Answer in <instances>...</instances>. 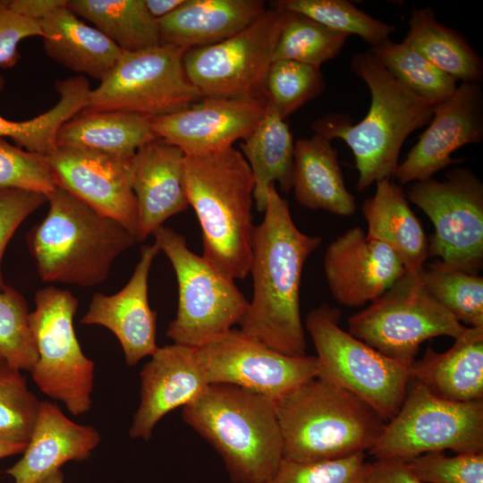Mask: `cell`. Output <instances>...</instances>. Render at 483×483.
I'll use <instances>...</instances> for the list:
<instances>
[{"instance_id": "obj_1", "label": "cell", "mask_w": 483, "mask_h": 483, "mask_svg": "<svg viewBox=\"0 0 483 483\" xmlns=\"http://www.w3.org/2000/svg\"><path fill=\"white\" fill-rule=\"evenodd\" d=\"M321 242L297 228L288 201L271 184L263 221L253 233V295L239 323L242 333L281 353L306 355L300 287L303 266Z\"/></svg>"}, {"instance_id": "obj_2", "label": "cell", "mask_w": 483, "mask_h": 483, "mask_svg": "<svg viewBox=\"0 0 483 483\" xmlns=\"http://www.w3.org/2000/svg\"><path fill=\"white\" fill-rule=\"evenodd\" d=\"M185 186L202 229L204 259L230 280L250 273L255 226V182L245 157L233 147L185 156Z\"/></svg>"}, {"instance_id": "obj_3", "label": "cell", "mask_w": 483, "mask_h": 483, "mask_svg": "<svg viewBox=\"0 0 483 483\" xmlns=\"http://www.w3.org/2000/svg\"><path fill=\"white\" fill-rule=\"evenodd\" d=\"M350 67L370 92L366 116L352 124L348 116L331 114L317 119L312 128L330 141L340 139L349 146L359 173L356 188L361 191L394 177L403 142L429 123L435 106L401 84L369 50L353 55Z\"/></svg>"}, {"instance_id": "obj_4", "label": "cell", "mask_w": 483, "mask_h": 483, "mask_svg": "<svg viewBox=\"0 0 483 483\" xmlns=\"http://www.w3.org/2000/svg\"><path fill=\"white\" fill-rule=\"evenodd\" d=\"M274 402L283 459L298 462L365 453L386 423L360 398L318 377Z\"/></svg>"}, {"instance_id": "obj_5", "label": "cell", "mask_w": 483, "mask_h": 483, "mask_svg": "<svg viewBox=\"0 0 483 483\" xmlns=\"http://www.w3.org/2000/svg\"><path fill=\"white\" fill-rule=\"evenodd\" d=\"M182 419L221 456L233 483H266L283 460L275 402L231 384H211Z\"/></svg>"}, {"instance_id": "obj_6", "label": "cell", "mask_w": 483, "mask_h": 483, "mask_svg": "<svg viewBox=\"0 0 483 483\" xmlns=\"http://www.w3.org/2000/svg\"><path fill=\"white\" fill-rule=\"evenodd\" d=\"M47 202V215L27 237L44 282L97 285L106 280L115 258L138 242L121 224L57 185Z\"/></svg>"}, {"instance_id": "obj_7", "label": "cell", "mask_w": 483, "mask_h": 483, "mask_svg": "<svg viewBox=\"0 0 483 483\" xmlns=\"http://www.w3.org/2000/svg\"><path fill=\"white\" fill-rule=\"evenodd\" d=\"M341 310L321 304L309 312L306 329L318 361V377L360 398L386 422L399 411L411 382L409 368L340 327Z\"/></svg>"}, {"instance_id": "obj_8", "label": "cell", "mask_w": 483, "mask_h": 483, "mask_svg": "<svg viewBox=\"0 0 483 483\" xmlns=\"http://www.w3.org/2000/svg\"><path fill=\"white\" fill-rule=\"evenodd\" d=\"M169 258L178 283V306L166 335L174 343L201 347L239 324L249 301L230 280L189 250L185 238L161 225L152 233Z\"/></svg>"}, {"instance_id": "obj_9", "label": "cell", "mask_w": 483, "mask_h": 483, "mask_svg": "<svg viewBox=\"0 0 483 483\" xmlns=\"http://www.w3.org/2000/svg\"><path fill=\"white\" fill-rule=\"evenodd\" d=\"M348 326L352 335L407 368L422 343L442 335L455 339L467 327L428 292L419 275L408 272L350 317Z\"/></svg>"}, {"instance_id": "obj_10", "label": "cell", "mask_w": 483, "mask_h": 483, "mask_svg": "<svg viewBox=\"0 0 483 483\" xmlns=\"http://www.w3.org/2000/svg\"><path fill=\"white\" fill-rule=\"evenodd\" d=\"M447 449L483 452V400L447 401L412 381L399 411L386 423L369 453L376 460H409Z\"/></svg>"}, {"instance_id": "obj_11", "label": "cell", "mask_w": 483, "mask_h": 483, "mask_svg": "<svg viewBox=\"0 0 483 483\" xmlns=\"http://www.w3.org/2000/svg\"><path fill=\"white\" fill-rule=\"evenodd\" d=\"M78 303L68 290L49 285L36 292V309L29 315L38 352L31 377L43 394L75 416L91 408L95 367L74 331Z\"/></svg>"}, {"instance_id": "obj_12", "label": "cell", "mask_w": 483, "mask_h": 483, "mask_svg": "<svg viewBox=\"0 0 483 483\" xmlns=\"http://www.w3.org/2000/svg\"><path fill=\"white\" fill-rule=\"evenodd\" d=\"M185 52L174 45L123 51L81 112L122 111L152 119L189 107L203 96L185 73Z\"/></svg>"}, {"instance_id": "obj_13", "label": "cell", "mask_w": 483, "mask_h": 483, "mask_svg": "<svg viewBox=\"0 0 483 483\" xmlns=\"http://www.w3.org/2000/svg\"><path fill=\"white\" fill-rule=\"evenodd\" d=\"M408 199L429 217V256L445 266L477 275L483 266V183L470 169L450 170L445 180L414 182Z\"/></svg>"}, {"instance_id": "obj_14", "label": "cell", "mask_w": 483, "mask_h": 483, "mask_svg": "<svg viewBox=\"0 0 483 483\" xmlns=\"http://www.w3.org/2000/svg\"><path fill=\"white\" fill-rule=\"evenodd\" d=\"M284 15L275 4L235 35L186 50L185 73L203 97H266L267 74Z\"/></svg>"}, {"instance_id": "obj_15", "label": "cell", "mask_w": 483, "mask_h": 483, "mask_svg": "<svg viewBox=\"0 0 483 483\" xmlns=\"http://www.w3.org/2000/svg\"><path fill=\"white\" fill-rule=\"evenodd\" d=\"M196 349L210 385H234L273 401L319 370L316 356L281 353L233 328Z\"/></svg>"}, {"instance_id": "obj_16", "label": "cell", "mask_w": 483, "mask_h": 483, "mask_svg": "<svg viewBox=\"0 0 483 483\" xmlns=\"http://www.w3.org/2000/svg\"><path fill=\"white\" fill-rule=\"evenodd\" d=\"M46 157L57 186L98 214L121 224L138 242L131 157L60 145Z\"/></svg>"}, {"instance_id": "obj_17", "label": "cell", "mask_w": 483, "mask_h": 483, "mask_svg": "<svg viewBox=\"0 0 483 483\" xmlns=\"http://www.w3.org/2000/svg\"><path fill=\"white\" fill-rule=\"evenodd\" d=\"M266 97H204L179 112L152 118L158 139L179 148L185 156L233 147L261 121Z\"/></svg>"}, {"instance_id": "obj_18", "label": "cell", "mask_w": 483, "mask_h": 483, "mask_svg": "<svg viewBox=\"0 0 483 483\" xmlns=\"http://www.w3.org/2000/svg\"><path fill=\"white\" fill-rule=\"evenodd\" d=\"M483 139L481 81L461 82L453 95L434 107L427 130L398 165L400 184L424 181L446 166L461 162L453 151Z\"/></svg>"}, {"instance_id": "obj_19", "label": "cell", "mask_w": 483, "mask_h": 483, "mask_svg": "<svg viewBox=\"0 0 483 483\" xmlns=\"http://www.w3.org/2000/svg\"><path fill=\"white\" fill-rule=\"evenodd\" d=\"M324 270L334 299L347 307L373 301L406 274L390 247L358 226L347 230L327 247Z\"/></svg>"}, {"instance_id": "obj_20", "label": "cell", "mask_w": 483, "mask_h": 483, "mask_svg": "<svg viewBox=\"0 0 483 483\" xmlns=\"http://www.w3.org/2000/svg\"><path fill=\"white\" fill-rule=\"evenodd\" d=\"M140 376V402L130 436L146 441L165 415L191 403L210 385L197 349L177 343L158 347Z\"/></svg>"}, {"instance_id": "obj_21", "label": "cell", "mask_w": 483, "mask_h": 483, "mask_svg": "<svg viewBox=\"0 0 483 483\" xmlns=\"http://www.w3.org/2000/svg\"><path fill=\"white\" fill-rule=\"evenodd\" d=\"M156 243L144 245L134 272L126 285L112 295H93L81 324L99 325L118 339L128 366L157 350V312L151 309L148 297V280L154 258L159 252Z\"/></svg>"}, {"instance_id": "obj_22", "label": "cell", "mask_w": 483, "mask_h": 483, "mask_svg": "<svg viewBox=\"0 0 483 483\" xmlns=\"http://www.w3.org/2000/svg\"><path fill=\"white\" fill-rule=\"evenodd\" d=\"M131 187L138 209V242L174 215L189 207L185 186V155L157 139L131 157Z\"/></svg>"}, {"instance_id": "obj_23", "label": "cell", "mask_w": 483, "mask_h": 483, "mask_svg": "<svg viewBox=\"0 0 483 483\" xmlns=\"http://www.w3.org/2000/svg\"><path fill=\"white\" fill-rule=\"evenodd\" d=\"M100 439L95 428L75 423L57 404L41 401L23 455L5 473L13 483H35L67 462L88 459Z\"/></svg>"}, {"instance_id": "obj_24", "label": "cell", "mask_w": 483, "mask_h": 483, "mask_svg": "<svg viewBox=\"0 0 483 483\" xmlns=\"http://www.w3.org/2000/svg\"><path fill=\"white\" fill-rule=\"evenodd\" d=\"M266 10L261 0H184L157 20L160 45L188 50L216 44L250 26Z\"/></svg>"}, {"instance_id": "obj_25", "label": "cell", "mask_w": 483, "mask_h": 483, "mask_svg": "<svg viewBox=\"0 0 483 483\" xmlns=\"http://www.w3.org/2000/svg\"><path fill=\"white\" fill-rule=\"evenodd\" d=\"M445 352L428 348L409 368L411 381L439 398L457 402L483 400V327H466Z\"/></svg>"}, {"instance_id": "obj_26", "label": "cell", "mask_w": 483, "mask_h": 483, "mask_svg": "<svg viewBox=\"0 0 483 483\" xmlns=\"http://www.w3.org/2000/svg\"><path fill=\"white\" fill-rule=\"evenodd\" d=\"M376 183L375 194L361 208L367 234L390 247L406 272L419 275L429 257L424 229L399 184L386 179Z\"/></svg>"}, {"instance_id": "obj_27", "label": "cell", "mask_w": 483, "mask_h": 483, "mask_svg": "<svg viewBox=\"0 0 483 483\" xmlns=\"http://www.w3.org/2000/svg\"><path fill=\"white\" fill-rule=\"evenodd\" d=\"M44 49L55 62L76 72L104 80L123 50L98 30L62 5L40 21Z\"/></svg>"}, {"instance_id": "obj_28", "label": "cell", "mask_w": 483, "mask_h": 483, "mask_svg": "<svg viewBox=\"0 0 483 483\" xmlns=\"http://www.w3.org/2000/svg\"><path fill=\"white\" fill-rule=\"evenodd\" d=\"M298 203L311 209L348 216L354 214V196L345 186L337 150L315 133L294 143L292 188Z\"/></svg>"}, {"instance_id": "obj_29", "label": "cell", "mask_w": 483, "mask_h": 483, "mask_svg": "<svg viewBox=\"0 0 483 483\" xmlns=\"http://www.w3.org/2000/svg\"><path fill=\"white\" fill-rule=\"evenodd\" d=\"M241 149L253 174L256 208L264 213L271 184L277 182L284 192L292 190L294 165L292 134L268 102L263 118L243 139Z\"/></svg>"}, {"instance_id": "obj_30", "label": "cell", "mask_w": 483, "mask_h": 483, "mask_svg": "<svg viewBox=\"0 0 483 483\" xmlns=\"http://www.w3.org/2000/svg\"><path fill=\"white\" fill-rule=\"evenodd\" d=\"M150 120L122 111L80 112L61 127L56 145L132 157L140 148L158 139Z\"/></svg>"}, {"instance_id": "obj_31", "label": "cell", "mask_w": 483, "mask_h": 483, "mask_svg": "<svg viewBox=\"0 0 483 483\" xmlns=\"http://www.w3.org/2000/svg\"><path fill=\"white\" fill-rule=\"evenodd\" d=\"M402 41L437 69L456 81H481V57L457 30L440 23L431 7L414 9Z\"/></svg>"}, {"instance_id": "obj_32", "label": "cell", "mask_w": 483, "mask_h": 483, "mask_svg": "<svg viewBox=\"0 0 483 483\" xmlns=\"http://www.w3.org/2000/svg\"><path fill=\"white\" fill-rule=\"evenodd\" d=\"M67 6L91 21L123 51L160 45L157 20L148 11L145 0H71Z\"/></svg>"}, {"instance_id": "obj_33", "label": "cell", "mask_w": 483, "mask_h": 483, "mask_svg": "<svg viewBox=\"0 0 483 483\" xmlns=\"http://www.w3.org/2000/svg\"><path fill=\"white\" fill-rule=\"evenodd\" d=\"M4 79L0 74V91ZM60 98L48 111L28 121L14 122L0 115V138H10L16 146L30 152L47 155L56 147L61 127L81 112L91 90L84 76L57 80Z\"/></svg>"}, {"instance_id": "obj_34", "label": "cell", "mask_w": 483, "mask_h": 483, "mask_svg": "<svg viewBox=\"0 0 483 483\" xmlns=\"http://www.w3.org/2000/svg\"><path fill=\"white\" fill-rule=\"evenodd\" d=\"M369 51L405 88L434 106L453 95L457 81L403 41L386 39Z\"/></svg>"}, {"instance_id": "obj_35", "label": "cell", "mask_w": 483, "mask_h": 483, "mask_svg": "<svg viewBox=\"0 0 483 483\" xmlns=\"http://www.w3.org/2000/svg\"><path fill=\"white\" fill-rule=\"evenodd\" d=\"M348 37L306 15L285 10L273 62L290 60L320 69L341 53Z\"/></svg>"}, {"instance_id": "obj_36", "label": "cell", "mask_w": 483, "mask_h": 483, "mask_svg": "<svg viewBox=\"0 0 483 483\" xmlns=\"http://www.w3.org/2000/svg\"><path fill=\"white\" fill-rule=\"evenodd\" d=\"M428 292L468 327H483V277L453 269L441 261L424 266L419 274Z\"/></svg>"}, {"instance_id": "obj_37", "label": "cell", "mask_w": 483, "mask_h": 483, "mask_svg": "<svg viewBox=\"0 0 483 483\" xmlns=\"http://www.w3.org/2000/svg\"><path fill=\"white\" fill-rule=\"evenodd\" d=\"M275 4L306 15L332 30L357 35L371 47L389 39L395 31L394 25L373 18L345 0H282Z\"/></svg>"}, {"instance_id": "obj_38", "label": "cell", "mask_w": 483, "mask_h": 483, "mask_svg": "<svg viewBox=\"0 0 483 483\" xmlns=\"http://www.w3.org/2000/svg\"><path fill=\"white\" fill-rule=\"evenodd\" d=\"M325 89L320 69L290 60L272 62L267 74L265 97L285 120Z\"/></svg>"}, {"instance_id": "obj_39", "label": "cell", "mask_w": 483, "mask_h": 483, "mask_svg": "<svg viewBox=\"0 0 483 483\" xmlns=\"http://www.w3.org/2000/svg\"><path fill=\"white\" fill-rule=\"evenodd\" d=\"M25 298L7 285L0 292V360L12 368L31 371L38 352Z\"/></svg>"}, {"instance_id": "obj_40", "label": "cell", "mask_w": 483, "mask_h": 483, "mask_svg": "<svg viewBox=\"0 0 483 483\" xmlns=\"http://www.w3.org/2000/svg\"><path fill=\"white\" fill-rule=\"evenodd\" d=\"M40 402L21 370L0 366V441L28 444Z\"/></svg>"}, {"instance_id": "obj_41", "label": "cell", "mask_w": 483, "mask_h": 483, "mask_svg": "<svg viewBox=\"0 0 483 483\" xmlns=\"http://www.w3.org/2000/svg\"><path fill=\"white\" fill-rule=\"evenodd\" d=\"M367 463L365 453L314 462L283 459L266 483H365Z\"/></svg>"}, {"instance_id": "obj_42", "label": "cell", "mask_w": 483, "mask_h": 483, "mask_svg": "<svg viewBox=\"0 0 483 483\" xmlns=\"http://www.w3.org/2000/svg\"><path fill=\"white\" fill-rule=\"evenodd\" d=\"M55 186L46 155L0 138V189L35 191L47 196Z\"/></svg>"}, {"instance_id": "obj_43", "label": "cell", "mask_w": 483, "mask_h": 483, "mask_svg": "<svg viewBox=\"0 0 483 483\" xmlns=\"http://www.w3.org/2000/svg\"><path fill=\"white\" fill-rule=\"evenodd\" d=\"M405 461L423 483H483V452L454 456L431 452Z\"/></svg>"}, {"instance_id": "obj_44", "label": "cell", "mask_w": 483, "mask_h": 483, "mask_svg": "<svg viewBox=\"0 0 483 483\" xmlns=\"http://www.w3.org/2000/svg\"><path fill=\"white\" fill-rule=\"evenodd\" d=\"M45 202L47 196L39 191L0 189V292L7 286L1 271L6 246L21 224Z\"/></svg>"}, {"instance_id": "obj_45", "label": "cell", "mask_w": 483, "mask_h": 483, "mask_svg": "<svg viewBox=\"0 0 483 483\" xmlns=\"http://www.w3.org/2000/svg\"><path fill=\"white\" fill-rule=\"evenodd\" d=\"M8 1L0 6V66L7 69L20 60L19 43L29 37L44 33L40 21L24 17L8 7Z\"/></svg>"}, {"instance_id": "obj_46", "label": "cell", "mask_w": 483, "mask_h": 483, "mask_svg": "<svg viewBox=\"0 0 483 483\" xmlns=\"http://www.w3.org/2000/svg\"><path fill=\"white\" fill-rule=\"evenodd\" d=\"M365 483H423L402 459H380L368 462Z\"/></svg>"}, {"instance_id": "obj_47", "label": "cell", "mask_w": 483, "mask_h": 483, "mask_svg": "<svg viewBox=\"0 0 483 483\" xmlns=\"http://www.w3.org/2000/svg\"><path fill=\"white\" fill-rule=\"evenodd\" d=\"M67 4V0H10L8 7L29 19L41 21L56 8Z\"/></svg>"}, {"instance_id": "obj_48", "label": "cell", "mask_w": 483, "mask_h": 483, "mask_svg": "<svg viewBox=\"0 0 483 483\" xmlns=\"http://www.w3.org/2000/svg\"><path fill=\"white\" fill-rule=\"evenodd\" d=\"M184 0H145L149 13L157 20L167 16L177 9Z\"/></svg>"}, {"instance_id": "obj_49", "label": "cell", "mask_w": 483, "mask_h": 483, "mask_svg": "<svg viewBox=\"0 0 483 483\" xmlns=\"http://www.w3.org/2000/svg\"><path fill=\"white\" fill-rule=\"evenodd\" d=\"M26 445L27 444L0 441V459L18 453H22L26 448Z\"/></svg>"}, {"instance_id": "obj_50", "label": "cell", "mask_w": 483, "mask_h": 483, "mask_svg": "<svg viewBox=\"0 0 483 483\" xmlns=\"http://www.w3.org/2000/svg\"><path fill=\"white\" fill-rule=\"evenodd\" d=\"M35 483H64V474L61 470L54 471Z\"/></svg>"}, {"instance_id": "obj_51", "label": "cell", "mask_w": 483, "mask_h": 483, "mask_svg": "<svg viewBox=\"0 0 483 483\" xmlns=\"http://www.w3.org/2000/svg\"><path fill=\"white\" fill-rule=\"evenodd\" d=\"M5 2L6 0H0V6H2Z\"/></svg>"}, {"instance_id": "obj_52", "label": "cell", "mask_w": 483, "mask_h": 483, "mask_svg": "<svg viewBox=\"0 0 483 483\" xmlns=\"http://www.w3.org/2000/svg\"><path fill=\"white\" fill-rule=\"evenodd\" d=\"M3 363H5V362L3 361L2 360H0V366H1Z\"/></svg>"}]
</instances>
